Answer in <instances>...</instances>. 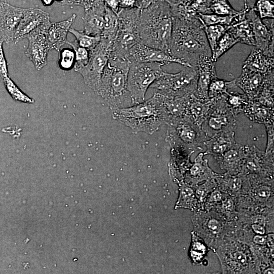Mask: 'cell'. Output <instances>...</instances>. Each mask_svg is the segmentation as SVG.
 I'll use <instances>...</instances> for the list:
<instances>
[{"mask_svg":"<svg viewBox=\"0 0 274 274\" xmlns=\"http://www.w3.org/2000/svg\"><path fill=\"white\" fill-rule=\"evenodd\" d=\"M106 5L100 0L85 10L82 18L84 31L90 35L101 36L104 27Z\"/></svg>","mask_w":274,"mask_h":274,"instance_id":"ffe728a7","label":"cell"},{"mask_svg":"<svg viewBox=\"0 0 274 274\" xmlns=\"http://www.w3.org/2000/svg\"><path fill=\"white\" fill-rule=\"evenodd\" d=\"M138 29L142 43L170 54L173 14L169 3L166 0H157L141 10Z\"/></svg>","mask_w":274,"mask_h":274,"instance_id":"6da1fadb","label":"cell"},{"mask_svg":"<svg viewBox=\"0 0 274 274\" xmlns=\"http://www.w3.org/2000/svg\"><path fill=\"white\" fill-rule=\"evenodd\" d=\"M245 154V146L235 143L217 160L222 168L231 173H237L243 165Z\"/></svg>","mask_w":274,"mask_h":274,"instance_id":"484cf974","label":"cell"},{"mask_svg":"<svg viewBox=\"0 0 274 274\" xmlns=\"http://www.w3.org/2000/svg\"><path fill=\"white\" fill-rule=\"evenodd\" d=\"M196 67H185L180 72L168 73L162 71L150 87L163 95L176 97L194 93L197 85Z\"/></svg>","mask_w":274,"mask_h":274,"instance_id":"52a82bcc","label":"cell"},{"mask_svg":"<svg viewBox=\"0 0 274 274\" xmlns=\"http://www.w3.org/2000/svg\"><path fill=\"white\" fill-rule=\"evenodd\" d=\"M254 241L259 244H264L265 243V239L262 236L256 235L254 237Z\"/></svg>","mask_w":274,"mask_h":274,"instance_id":"db71d44e","label":"cell"},{"mask_svg":"<svg viewBox=\"0 0 274 274\" xmlns=\"http://www.w3.org/2000/svg\"><path fill=\"white\" fill-rule=\"evenodd\" d=\"M48 13L39 8H28L21 19L16 32L13 42L16 44L29 33L38 27L50 22Z\"/></svg>","mask_w":274,"mask_h":274,"instance_id":"2e32d148","label":"cell"},{"mask_svg":"<svg viewBox=\"0 0 274 274\" xmlns=\"http://www.w3.org/2000/svg\"><path fill=\"white\" fill-rule=\"evenodd\" d=\"M249 9L248 3L244 5V9L235 17L228 30L238 43L255 47V42L251 20L246 16Z\"/></svg>","mask_w":274,"mask_h":274,"instance_id":"e0dca14e","label":"cell"},{"mask_svg":"<svg viewBox=\"0 0 274 274\" xmlns=\"http://www.w3.org/2000/svg\"><path fill=\"white\" fill-rule=\"evenodd\" d=\"M225 96L217 97L214 107L201 126L208 139L219 132L235 130L236 128V116L228 108Z\"/></svg>","mask_w":274,"mask_h":274,"instance_id":"30bf717a","label":"cell"},{"mask_svg":"<svg viewBox=\"0 0 274 274\" xmlns=\"http://www.w3.org/2000/svg\"><path fill=\"white\" fill-rule=\"evenodd\" d=\"M182 192L186 196L190 195L192 194V190L189 188L185 187L183 188Z\"/></svg>","mask_w":274,"mask_h":274,"instance_id":"6f0895ef","label":"cell"},{"mask_svg":"<svg viewBox=\"0 0 274 274\" xmlns=\"http://www.w3.org/2000/svg\"><path fill=\"white\" fill-rule=\"evenodd\" d=\"M235 130L219 132L206 140L204 155H213L218 160L228 149L236 143Z\"/></svg>","mask_w":274,"mask_h":274,"instance_id":"603a6c76","label":"cell"},{"mask_svg":"<svg viewBox=\"0 0 274 274\" xmlns=\"http://www.w3.org/2000/svg\"><path fill=\"white\" fill-rule=\"evenodd\" d=\"M225 100L229 109L235 116L243 113L249 102L247 95L238 92H228L226 94Z\"/></svg>","mask_w":274,"mask_h":274,"instance_id":"f1b7e54d","label":"cell"},{"mask_svg":"<svg viewBox=\"0 0 274 274\" xmlns=\"http://www.w3.org/2000/svg\"><path fill=\"white\" fill-rule=\"evenodd\" d=\"M130 62L126 58L109 57L102 73L97 94L112 110L131 106L127 88V75Z\"/></svg>","mask_w":274,"mask_h":274,"instance_id":"277c9868","label":"cell"},{"mask_svg":"<svg viewBox=\"0 0 274 274\" xmlns=\"http://www.w3.org/2000/svg\"><path fill=\"white\" fill-rule=\"evenodd\" d=\"M170 5H184L190 3L194 0H166Z\"/></svg>","mask_w":274,"mask_h":274,"instance_id":"f907efd6","label":"cell"},{"mask_svg":"<svg viewBox=\"0 0 274 274\" xmlns=\"http://www.w3.org/2000/svg\"><path fill=\"white\" fill-rule=\"evenodd\" d=\"M259 196L262 197H268L270 194V190L268 186H262L258 190Z\"/></svg>","mask_w":274,"mask_h":274,"instance_id":"c3c4849f","label":"cell"},{"mask_svg":"<svg viewBox=\"0 0 274 274\" xmlns=\"http://www.w3.org/2000/svg\"><path fill=\"white\" fill-rule=\"evenodd\" d=\"M157 0H141V10L149 7Z\"/></svg>","mask_w":274,"mask_h":274,"instance_id":"f5cc1de1","label":"cell"},{"mask_svg":"<svg viewBox=\"0 0 274 274\" xmlns=\"http://www.w3.org/2000/svg\"><path fill=\"white\" fill-rule=\"evenodd\" d=\"M42 4L45 7H48L52 5L55 0H40Z\"/></svg>","mask_w":274,"mask_h":274,"instance_id":"9f6ffc18","label":"cell"},{"mask_svg":"<svg viewBox=\"0 0 274 274\" xmlns=\"http://www.w3.org/2000/svg\"><path fill=\"white\" fill-rule=\"evenodd\" d=\"M208 227L213 231L216 232L219 230L220 225L217 220L212 219L208 223Z\"/></svg>","mask_w":274,"mask_h":274,"instance_id":"681fc988","label":"cell"},{"mask_svg":"<svg viewBox=\"0 0 274 274\" xmlns=\"http://www.w3.org/2000/svg\"><path fill=\"white\" fill-rule=\"evenodd\" d=\"M237 87L235 79L227 81L218 79H214L211 82L208 90V98H214L227 94L228 89Z\"/></svg>","mask_w":274,"mask_h":274,"instance_id":"1f68e13d","label":"cell"},{"mask_svg":"<svg viewBox=\"0 0 274 274\" xmlns=\"http://www.w3.org/2000/svg\"><path fill=\"white\" fill-rule=\"evenodd\" d=\"M274 2L273 0H257L253 10L261 19H273Z\"/></svg>","mask_w":274,"mask_h":274,"instance_id":"ab89813d","label":"cell"},{"mask_svg":"<svg viewBox=\"0 0 274 274\" xmlns=\"http://www.w3.org/2000/svg\"><path fill=\"white\" fill-rule=\"evenodd\" d=\"M237 43V41L227 30L217 44L214 53L211 57L213 61L216 62L219 57Z\"/></svg>","mask_w":274,"mask_h":274,"instance_id":"e575fe53","label":"cell"},{"mask_svg":"<svg viewBox=\"0 0 274 274\" xmlns=\"http://www.w3.org/2000/svg\"><path fill=\"white\" fill-rule=\"evenodd\" d=\"M69 32L76 38L78 44L89 50L95 47L100 41V36H94L88 35L84 31L78 30L71 27Z\"/></svg>","mask_w":274,"mask_h":274,"instance_id":"d590c367","label":"cell"},{"mask_svg":"<svg viewBox=\"0 0 274 274\" xmlns=\"http://www.w3.org/2000/svg\"><path fill=\"white\" fill-rule=\"evenodd\" d=\"M243 68L259 72L263 75L274 73V59L254 47L245 60Z\"/></svg>","mask_w":274,"mask_h":274,"instance_id":"d4e9b609","label":"cell"},{"mask_svg":"<svg viewBox=\"0 0 274 274\" xmlns=\"http://www.w3.org/2000/svg\"><path fill=\"white\" fill-rule=\"evenodd\" d=\"M252 228L253 230L255 231V232H256L257 233L263 234L265 232L264 228L260 225L253 224L252 225Z\"/></svg>","mask_w":274,"mask_h":274,"instance_id":"816d5d0a","label":"cell"},{"mask_svg":"<svg viewBox=\"0 0 274 274\" xmlns=\"http://www.w3.org/2000/svg\"><path fill=\"white\" fill-rule=\"evenodd\" d=\"M208 10L210 14L223 16H234L239 13L231 6L228 0H209Z\"/></svg>","mask_w":274,"mask_h":274,"instance_id":"836d02e7","label":"cell"},{"mask_svg":"<svg viewBox=\"0 0 274 274\" xmlns=\"http://www.w3.org/2000/svg\"><path fill=\"white\" fill-rule=\"evenodd\" d=\"M217 97L201 99L196 97L194 93L192 94L189 99L187 115L196 124L201 126L214 107Z\"/></svg>","mask_w":274,"mask_h":274,"instance_id":"cb8c5ba5","label":"cell"},{"mask_svg":"<svg viewBox=\"0 0 274 274\" xmlns=\"http://www.w3.org/2000/svg\"><path fill=\"white\" fill-rule=\"evenodd\" d=\"M117 14L106 5L103 30L100 36L114 44L118 29Z\"/></svg>","mask_w":274,"mask_h":274,"instance_id":"83f0119b","label":"cell"},{"mask_svg":"<svg viewBox=\"0 0 274 274\" xmlns=\"http://www.w3.org/2000/svg\"><path fill=\"white\" fill-rule=\"evenodd\" d=\"M59 52V67L64 71H69L74 68L76 62L74 50L70 48H64L61 49Z\"/></svg>","mask_w":274,"mask_h":274,"instance_id":"60d3db41","label":"cell"},{"mask_svg":"<svg viewBox=\"0 0 274 274\" xmlns=\"http://www.w3.org/2000/svg\"><path fill=\"white\" fill-rule=\"evenodd\" d=\"M246 16L251 20L255 42L254 47L265 55L273 57V19H261L253 8H250Z\"/></svg>","mask_w":274,"mask_h":274,"instance_id":"8fae6325","label":"cell"},{"mask_svg":"<svg viewBox=\"0 0 274 274\" xmlns=\"http://www.w3.org/2000/svg\"><path fill=\"white\" fill-rule=\"evenodd\" d=\"M160 94L161 101L166 117L165 124L187 115L190 96L188 93L180 96L172 97Z\"/></svg>","mask_w":274,"mask_h":274,"instance_id":"7402d4cb","label":"cell"},{"mask_svg":"<svg viewBox=\"0 0 274 274\" xmlns=\"http://www.w3.org/2000/svg\"><path fill=\"white\" fill-rule=\"evenodd\" d=\"M212 198L214 200L219 201L221 199V194L218 191L214 192L212 194Z\"/></svg>","mask_w":274,"mask_h":274,"instance_id":"11a10c76","label":"cell"},{"mask_svg":"<svg viewBox=\"0 0 274 274\" xmlns=\"http://www.w3.org/2000/svg\"><path fill=\"white\" fill-rule=\"evenodd\" d=\"M248 0H244V4L247 3Z\"/></svg>","mask_w":274,"mask_h":274,"instance_id":"6125c7cd","label":"cell"},{"mask_svg":"<svg viewBox=\"0 0 274 274\" xmlns=\"http://www.w3.org/2000/svg\"><path fill=\"white\" fill-rule=\"evenodd\" d=\"M100 0H63L59 4L67 6H81L86 10Z\"/></svg>","mask_w":274,"mask_h":274,"instance_id":"7bdbcfd3","label":"cell"},{"mask_svg":"<svg viewBox=\"0 0 274 274\" xmlns=\"http://www.w3.org/2000/svg\"><path fill=\"white\" fill-rule=\"evenodd\" d=\"M113 118L134 132L152 134L165 124L166 117L160 94L156 92L150 98L130 106L112 110Z\"/></svg>","mask_w":274,"mask_h":274,"instance_id":"3957f363","label":"cell"},{"mask_svg":"<svg viewBox=\"0 0 274 274\" xmlns=\"http://www.w3.org/2000/svg\"><path fill=\"white\" fill-rule=\"evenodd\" d=\"M243 114L252 122L266 125L273 123V108L249 100Z\"/></svg>","mask_w":274,"mask_h":274,"instance_id":"4316f807","label":"cell"},{"mask_svg":"<svg viewBox=\"0 0 274 274\" xmlns=\"http://www.w3.org/2000/svg\"><path fill=\"white\" fill-rule=\"evenodd\" d=\"M211 56L202 55L199 56L196 64L197 81L194 93L201 99L208 98V90L211 81L217 77L215 65Z\"/></svg>","mask_w":274,"mask_h":274,"instance_id":"9a60e30c","label":"cell"},{"mask_svg":"<svg viewBox=\"0 0 274 274\" xmlns=\"http://www.w3.org/2000/svg\"><path fill=\"white\" fill-rule=\"evenodd\" d=\"M105 5L110 8L117 14L120 10L119 1L120 0H102Z\"/></svg>","mask_w":274,"mask_h":274,"instance_id":"bcb514c9","label":"cell"},{"mask_svg":"<svg viewBox=\"0 0 274 274\" xmlns=\"http://www.w3.org/2000/svg\"><path fill=\"white\" fill-rule=\"evenodd\" d=\"M162 64L152 62H131L127 75V88L133 105L145 100L148 88L163 71Z\"/></svg>","mask_w":274,"mask_h":274,"instance_id":"ba28073f","label":"cell"},{"mask_svg":"<svg viewBox=\"0 0 274 274\" xmlns=\"http://www.w3.org/2000/svg\"><path fill=\"white\" fill-rule=\"evenodd\" d=\"M169 52L172 56L193 67H196L200 56L207 55L211 57V51L200 19L189 22L173 15Z\"/></svg>","mask_w":274,"mask_h":274,"instance_id":"7a4b0ae2","label":"cell"},{"mask_svg":"<svg viewBox=\"0 0 274 274\" xmlns=\"http://www.w3.org/2000/svg\"><path fill=\"white\" fill-rule=\"evenodd\" d=\"M203 25L206 38L211 51L212 57L214 53L220 39L228 29L230 25L224 24H216L209 26H206L203 24Z\"/></svg>","mask_w":274,"mask_h":274,"instance_id":"f546056e","label":"cell"},{"mask_svg":"<svg viewBox=\"0 0 274 274\" xmlns=\"http://www.w3.org/2000/svg\"><path fill=\"white\" fill-rule=\"evenodd\" d=\"M237 15L234 16H223L215 14L199 13V16L201 22L203 25L206 26L216 24H224L230 25L232 23L234 18Z\"/></svg>","mask_w":274,"mask_h":274,"instance_id":"f35d334b","label":"cell"},{"mask_svg":"<svg viewBox=\"0 0 274 274\" xmlns=\"http://www.w3.org/2000/svg\"><path fill=\"white\" fill-rule=\"evenodd\" d=\"M267 132V145L265 152L267 154H273V123L264 125Z\"/></svg>","mask_w":274,"mask_h":274,"instance_id":"b9f144b4","label":"cell"},{"mask_svg":"<svg viewBox=\"0 0 274 274\" xmlns=\"http://www.w3.org/2000/svg\"><path fill=\"white\" fill-rule=\"evenodd\" d=\"M274 270L273 268H268L265 270L264 273L265 274H269V273H273Z\"/></svg>","mask_w":274,"mask_h":274,"instance_id":"91938a15","label":"cell"},{"mask_svg":"<svg viewBox=\"0 0 274 274\" xmlns=\"http://www.w3.org/2000/svg\"><path fill=\"white\" fill-rule=\"evenodd\" d=\"M130 62L158 63L163 65L176 63L185 67H192L185 61L176 58L162 50L148 46L140 42L129 50L126 56Z\"/></svg>","mask_w":274,"mask_h":274,"instance_id":"4fadbf2b","label":"cell"},{"mask_svg":"<svg viewBox=\"0 0 274 274\" xmlns=\"http://www.w3.org/2000/svg\"><path fill=\"white\" fill-rule=\"evenodd\" d=\"M113 43L100 38L99 43L89 50L87 63L76 71L83 77L84 82L96 93L100 84L101 78L109 59Z\"/></svg>","mask_w":274,"mask_h":274,"instance_id":"9c48e42d","label":"cell"},{"mask_svg":"<svg viewBox=\"0 0 274 274\" xmlns=\"http://www.w3.org/2000/svg\"><path fill=\"white\" fill-rule=\"evenodd\" d=\"M203 153H199L190 169V176L194 180H202L212 175L211 170L208 166V160H203Z\"/></svg>","mask_w":274,"mask_h":274,"instance_id":"d6a6232c","label":"cell"},{"mask_svg":"<svg viewBox=\"0 0 274 274\" xmlns=\"http://www.w3.org/2000/svg\"><path fill=\"white\" fill-rule=\"evenodd\" d=\"M66 43L68 44L75 52L76 62L74 68L76 72L87 63L89 59L90 51L88 49L80 46L76 40L71 42L67 41Z\"/></svg>","mask_w":274,"mask_h":274,"instance_id":"74e56055","label":"cell"},{"mask_svg":"<svg viewBox=\"0 0 274 274\" xmlns=\"http://www.w3.org/2000/svg\"><path fill=\"white\" fill-rule=\"evenodd\" d=\"M232 205V202L230 200H228L224 203V207L226 208H230Z\"/></svg>","mask_w":274,"mask_h":274,"instance_id":"680465c9","label":"cell"},{"mask_svg":"<svg viewBox=\"0 0 274 274\" xmlns=\"http://www.w3.org/2000/svg\"><path fill=\"white\" fill-rule=\"evenodd\" d=\"M77 15L72 14L66 20L50 22L46 32V37L51 49L59 52L67 42V36L76 18Z\"/></svg>","mask_w":274,"mask_h":274,"instance_id":"44dd1931","label":"cell"},{"mask_svg":"<svg viewBox=\"0 0 274 274\" xmlns=\"http://www.w3.org/2000/svg\"><path fill=\"white\" fill-rule=\"evenodd\" d=\"M141 0H120L119 8L121 9L139 8L141 9Z\"/></svg>","mask_w":274,"mask_h":274,"instance_id":"f6af8a7d","label":"cell"},{"mask_svg":"<svg viewBox=\"0 0 274 274\" xmlns=\"http://www.w3.org/2000/svg\"><path fill=\"white\" fill-rule=\"evenodd\" d=\"M4 42L0 38V76L2 79L9 76L7 63L3 47Z\"/></svg>","mask_w":274,"mask_h":274,"instance_id":"ee69618b","label":"cell"},{"mask_svg":"<svg viewBox=\"0 0 274 274\" xmlns=\"http://www.w3.org/2000/svg\"><path fill=\"white\" fill-rule=\"evenodd\" d=\"M3 80L6 89L14 100L27 104L34 102L33 99L22 92L9 76Z\"/></svg>","mask_w":274,"mask_h":274,"instance_id":"8d00e7d4","label":"cell"},{"mask_svg":"<svg viewBox=\"0 0 274 274\" xmlns=\"http://www.w3.org/2000/svg\"><path fill=\"white\" fill-rule=\"evenodd\" d=\"M245 154L243 166L247 172L258 173L266 171L273 164V154H267L255 145L245 146Z\"/></svg>","mask_w":274,"mask_h":274,"instance_id":"ac0fdd59","label":"cell"},{"mask_svg":"<svg viewBox=\"0 0 274 274\" xmlns=\"http://www.w3.org/2000/svg\"><path fill=\"white\" fill-rule=\"evenodd\" d=\"M272 76L274 73L265 75L243 68L240 76L235 79V84L247 95L249 99L252 100L256 96L266 80Z\"/></svg>","mask_w":274,"mask_h":274,"instance_id":"d6986e66","label":"cell"},{"mask_svg":"<svg viewBox=\"0 0 274 274\" xmlns=\"http://www.w3.org/2000/svg\"><path fill=\"white\" fill-rule=\"evenodd\" d=\"M50 22L38 27L25 37L28 41L25 54L38 71L46 65L48 53L51 49L46 37L47 30Z\"/></svg>","mask_w":274,"mask_h":274,"instance_id":"7c38bea8","label":"cell"},{"mask_svg":"<svg viewBox=\"0 0 274 274\" xmlns=\"http://www.w3.org/2000/svg\"><path fill=\"white\" fill-rule=\"evenodd\" d=\"M273 76L268 78L256 96L251 100L273 108Z\"/></svg>","mask_w":274,"mask_h":274,"instance_id":"4dcf8cb0","label":"cell"},{"mask_svg":"<svg viewBox=\"0 0 274 274\" xmlns=\"http://www.w3.org/2000/svg\"><path fill=\"white\" fill-rule=\"evenodd\" d=\"M27 9L0 1V38L4 42L13 41L18 25Z\"/></svg>","mask_w":274,"mask_h":274,"instance_id":"5bb4252c","label":"cell"},{"mask_svg":"<svg viewBox=\"0 0 274 274\" xmlns=\"http://www.w3.org/2000/svg\"><path fill=\"white\" fill-rule=\"evenodd\" d=\"M234 260L239 264H244L247 261L246 256L242 252H237L233 255Z\"/></svg>","mask_w":274,"mask_h":274,"instance_id":"7dc6e473","label":"cell"},{"mask_svg":"<svg viewBox=\"0 0 274 274\" xmlns=\"http://www.w3.org/2000/svg\"><path fill=\"white\" fill-rule=\"evenodd\" d=\"M63 0H55L56 2H57L58 4H60L61 3Z\"/></svg>","mask_w":274,"mask_h":274,"instance_id":"94428289","label":"cell"},{"mask_svg":"<svg viewBox=\"0 0 274 274\" xmlns=\"http://www.w3.org/2000/svg\"><path fill=\"white\" fill-rule=\"evenodd\" d=\"M140 13L139 8L119 10L118 31L110 56L126 58L130 48L141 42L138 29Z\"/></svg>","mask_w":274,"mask_h":274,"instance_id":"8992f818","label":"cell"},{"mask_svg":"<svg viewBox=\"0 0 274 274\" xmlns=\"http://www.w3.org/2000/svg\"><path fill=\"white\" fill-rule=\"evenodd\" d=\"M165 140L172 150L190 156L201 151L208 138L201 126L196 124L187 115L169 122Z\"/></svg>","mask_w":274,"mask_h":274,"instance_id":"5b68a950","label":"cell"}]
</instances>
